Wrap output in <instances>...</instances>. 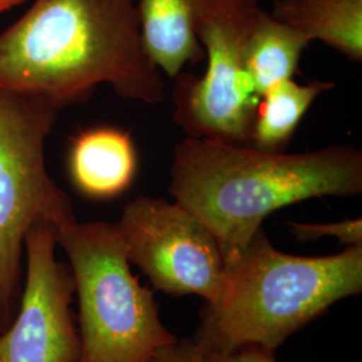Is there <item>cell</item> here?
I'll list each match as a JSON object with an SVG mask.
<instances>
[{"instance_id":"obj_4","label":"cell","mask_w":362,"mask_h":362,"mask_svg":"<svg viewBox=\"0 0 362 362\" xmlns=\"http://www.w3.org/2000/svg\"><path fill=\"white\" fill-rule=\"evenodd\" d=\"M55 236L78 298V362H146L177 339L161 322L153 291L130 272L116 224L76 220Z\"/></svg>"},{"instance_id":"obj_17","label":"cell","mask_w":362,"mask_h":362,"mask_svg":"<svg viewBox=\"0 0 362 362\" xmlns=\"http://www.w3.org/2000/svg\"><path fill=\"white\" fill-rule=\"evenodd\" d=\"M28 0H0V15H3L18 6L25 4Z\"/></svg>"},{"instance_id":"obj_7","label":"cell","mask_w":362,"mask_h":362,"mask_svg":"<svg viewBox=\"0 0 362 362\" xmlns=\"http://www.w3.org/2000/svg\"><path fill=\"white\" fill-rule=\"evenodd\" d=\"M130 263L157 290L194 294L214 303L224 284L226 262L207 226L177 202L139 196L115 223Z\"/></svg>"},{"instance_id":"obj_15","label":"cell","mask_w":362,"mask_h":362,"mask_svg":"<svg viewBox=\"0 0 362 362\" xmlns=\"http://www.w3.org/2000/svg\"><path fill=\"white\" fill-rule=\"evenodd\" d=\"M202 362H276L274 350L246 345L228 351L203 349Z\"/></svg>"},{"instance_id":"obj_1","label":"cell","mask_w":362,"mask_h":362,"mask_svg":"<svg viewBox=\"0 0 362 362\" xmlns=\"http://www.w3.org/2000/svg\"><path fill=\"white\" fill-rule=\"evenodd\" d=\"M100 85L161 104L167 85L144 49L136 0H35L0 34V88L62 110Z\"/></svg>"},{"instance_id":"obj_5","label":"cell","mask_w":362,"mask_h":362,"mask_svg":"<svg viewBox=\"0 0 362 362\" xmlns=\"http://www.w3.org/2000/svg\"><path fill=\"white\" fill-rule=\"evenodd\" d=\"M59 112L45 100L0 88V332L19 305L28 233L39 224L57 230L77 220L45 161Z\"/></svg>"},{"instance_id":"obj_2","label":"cell","mask_w":362,"mask_h":362,"mask_svg":"<svg viewBox=\"0 0 362 362\" xmlns=\"http://www.w3.org/2000/svg\"><path fill=\"white\" fill-rule=\"evenodd\" d=\"M169 175V194L207 226L226 260L281 208L361 194L362 153L349 144L286 153L185 136L173 146Z\"/></svg>"},{"instance_id":"obj_9","label":"cell","mask_w":362,"mask_h":362,"mask_svg":"<svg viewBox=\"0 0 362 362\" xmlns=\"http://www.w3.org/2000/svg\"><path fill=\"white\" fill-rule=\"evenodd\" d=\"M139 158L129 133L94 127L78 133L67 153V172L78 192L93 200L125 194L136 179Z\"/></svg>"},{"instance_id":"obj_12","label":"cell","mask_w":362,"mask_h":362,"mask_svg":"<svg viewBox=\"0 0 362 362\" xmlns=\"http://www.w3.org/2000/svg\"><path fill=\"white\" fill-rule=\"evenodd\" d=\"M311 42L297 30L260 10L245 45V67L259 97L272 86L291 79Z\"/></svg>"},{"instance_id":"obj_10","label":"cell","mask_w":362,"mask_h":362,"mask_svg":"<svg viewBox=\"0 0 362 362\" xmlns=\"http://www.w3.org/2000/svg\"><path fill=\"white\" fill-rule=\"evenodd\" d=\"M144 49L161 74L177 77L206 58L191 0H136Z\"/></svg>"},{"instance_id":"obj_3","label":"cell","mask_w":362,"mask_h":362,"mask_svg":"<svg viewBox=\"0 0 362 362\" xmlns=\"http://www.w3.org/2000/svg\"><path fill=\"white\" fill-rule=\"evenodd\" d=\"M224 262L220 296L207 303L196 336L204 350L257 345L275 351L332 305L362 290V246L329 257H298L272 246L262 228Z\"/></svg>"},{"instance_id":"obj_6","label":"cell","mask_w":362,"mask_h":362,"mask_svg":"<svg viewBox=\"0 0 362 362\" xmlns=\"http://www.w3.org/2000/svg\"><path fill=\"white\" fill-rule=\"evenodd\" d=\"M206 58L202 77H175L173 118L187 137L247 145L258 94L245 67V45L262 10L258 0H191Z\"/></svg>"},{"instance_id":"obj_13","label":"cell","mask_w":362,"mask_h":362,"mask_svg":"<svg viewBox=\"0 0 362 362\" xmlns=\"http://www.w3.org/2000/svg\"><path fill=\"white\" fill-rule=\"evenodd\" d=\"M334 86L324 79L298 83L291 78L270 88L259 98L248 145L267 152L285 151L311 105Z\"/></svg>"},{"instance_id":"obj_16","label":"cell","mask_w":362,"mask_h":362,"mask_svg":"<svg viewBox=\"0 0 362 362\" xmlns=\"http://www.w3.org/2000/svg\"><path fill=\"white\" fill-rule=\"evenodd\" d=\"M203 348L189 339H176L173 344L157 350L146 362H202Z\"/></svg>"},{"instance_id":"obj_8","label":"cell","mask_w":362,"mask_h":362,"mask_svg":"<svg viewBox=\"0 0 362 362\" xmlns=\"http://www.w3.org/2000/svg\"><path fill=\"white\" fill-rule=\"evenodd\" d=\"M55 228L39 224L25 242L26 272L16 313L0 332V362H78L81 339L70 266L55 255Z\"/></svg>"},{"instance_id":"obj_11","label":"cell","mask_w":362,"mask_h":362,"mask_svg":"<svg viewBox=\"0 0 362 362\" xmlns=\"http://www.w3.org/2000/svg\"><path fill=\"white\" fill-rule=\"evenodd\" d=\"M270 13L310 42L361 62L362 0H274Z\"/></svg>"},{"instance_id":"obj_14","label":"cell","mask_w":362,"mask_h":362,"mask_svg":"<svg viewBox=\"0 0 362 362\" xmlns=\"http://www.w3.org/2000/svg\"><path fill=\"white\" fill-rule=\"evenodd\" d=\"M290 233L300 242L315 240L325 236H332L345 246H362V220L349 219L337 223H287Z\"/></svg>"}]
</instances>
